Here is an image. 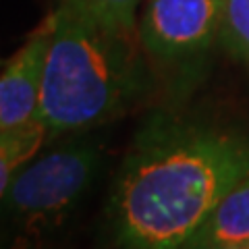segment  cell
Returning <instances> with one entry per match:
<instances>
[{"mask_svg":"<svg viewBox=\"0 0 249 249\" xmlns=\"http://www.w3.org/2000/svg\"><path fill=\"white\" fill-rule=\"evenodd\" d=\"M220 0H147L139 37L156 75L173 96H185L206 73L208 56L220 42Z\"/></svg>","mask_w":249,"mask_h":249,"instance_id":"cell-4","label":"cell"},{"mask_svg":"<svg viewBox=\"0 0 249 249\" xmlns=\"http://www.w3.org/2000/svg\"><path fill=\"white\" fill-rule=\"evenodd\" d=\"M220 44L249 62V0H220Z\"/></svg>","mask_w":249,"mask_h":249,"instance_id":"cell-7","label":"cell"},{"mask_svg":"<svg viewBox=\"0 0 249 249\" xmlns=\"http://www.w3.org/2000/svg\"><path fill=\"white\" fill-rule=\"evenodd\" d=\"M40 112L48 137L81 133L137 106L154 88L139 34L91 17L69 0L52 13Z\"/></svg>","mask_w":249,"mask_h":249,"instance_id":"cell-2","label":"cell"},{"mask_svg":"<svg viewBox=\"0 0 249 249\" xmlns=\"http://www.w3.org/2000/svg\"><path fill=\"white\" fill-rule=\"evenodd\" d=\"M52 27L54 17L50 15L2 69V77H0V133H15V131H23L44 123L40 112L42 79Z\"/></svg>","mask_w":249,"mask_h":249,"instance_id":"cell-5","label":"cell"},{"mask_svg":"<svg viewBox=\"0 0 249 249\" xmlns=\"http://www.w3.org/2000/svg\"><path fill=\"white\" fill-rule=\"evenodd\" d=\"M102 143L77 137L25 164L2 193V249H40L102 170Z\"/></svg>","mask_w":249,"mask_h":249,"instance_id":"cell-3","label":"cell"},{"mask_svg":"<svg viewBox=\"0 0 249 249\" xmlns=\"http://www.w3.org/2000/svg\"><path fill=\"white\" fill-rule=\"evenodd\" d=\"M245 249H249V243H247V245H245Z\"/></svg>","mask_w":249,"mask_h":249,"instance_id":"cell-9","label":"cell"},{"mask_svg":"<svg viewBox=\"0 0 249 249\" xmlns=\"http://www.w3.org/2000/svg\"><path fill=\"white\" fill-rule=\"evenodd\" d=\"M69 2L112 27L129 31V34H139V0H69Z\"/></svg>","mask_w":249,"mask_h":249,"instance_id":"cell-8","label":"cell"},{"mask_svg":"<svg viewBox=\"0 0 249 249\" xmlns=\"http://www.w3.org/2000/svg\"><path fill=\"white\" fill-rule=\"evenodd\" d=\"M249 175V135L178 108H156L135 131L106 206L108 249H183Z\"/></svg>","mask_w":249,"mask_h":249,"instance_id":"cell-1","label":"cell"},{"mask_svg":"<svg viewBox=\"0 0 249 249\" xmlns=\"http://www.w3.org/2000/svg\"><path fill=\"white\" fill-rule=\"evenodd\" d=\"M249 243V175L232 187L183 249H245Z\"/></svg>","mask_w":249,"mask_h":249,"instance_id":"cell-6","label":"cell"}]
</instances>
